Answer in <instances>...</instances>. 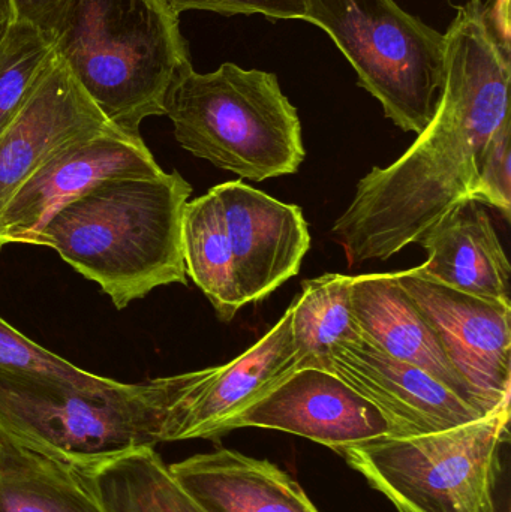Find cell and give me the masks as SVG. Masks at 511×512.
<instances>
[{
	"instance_id": "cell-13",
	"label": "cell",
	"mask_w": 511,
	"mask_h": 512,
	"mask_svg": "<svg viewBox=\"0 0 511 512\" xmlns=\"http://www.w3.org/2000/svg\"><path fill=\"white\" fill-rule=\"evenodd\" d=\"M224 210L242 306L264 300L299 274L311 248L302 209L245 185L215 186Z\"/></svg>"
},
{
	"instance_id": "cell-9",
	"label": "cell",
	"mask_w": 511,
	"mask_h": 512,
	"mask_svg": "<svg viewBox=\"0 0 511 512\" xmlns=\"http://www.w3.org/2000/svg\"><path fill=\"white\" fill-rule=\"evenodd\" d=\"M462 378L489 412L511 397V301L477 297L429 279L416 268L398 271Z\"/></svg>"
},
{
	"instance_id": "cell-21",
	"label": "cell",
	"mask_w": 511,
	"mask_h": 512,
	"mask_svg": "<svg viewBox=\"0 0 511 512\" xmlns=\"http://www.w3.org/2000/svg\"><path fill=\"white\" fill-rule=\"evenodd\" d=\"M351 282L353 276L336 273L303 282L302 294L291 303L297 370L332 373L333 348L359 337L351 310Z\"/></svg>"
},
{
	"instance_id": "cell-12",
	"label": "cell",
	"mask_w": 511,
	"mask_h": 512,
	"mask_svg": "<svg viewBox=\"0 0 511 512\" xmlns=\"http://www.w3.org/2000/svg\"><path fill=\"white\" fill-rule=\"evenodd\" d=\"M332 373L380 409L390 438L441 432L485 415L425 370L360 336L333 348Z\"/></svg>"
},
{
	"instance_id": "cell-3",
	"label": "cell",
	"mask_w": 511,
	"mask_h": 512,
	"mask_svg": "<svg viewBox=\"0 0 511 512\" xmlns=\"http://www.w3.org/2000/svg\"><path fill=\"white\" fill-rule=\"evenodd\" d=\"M53 47L105 119L132 135L164 116L168 89L192 65L180 15L164 0H71Z\"/></svg>"
},
{
	"instance_id": "cell-20",
	"label": "cell",
	"mask_w": 511,
	"mask_h": 512,
	"mask_svg": "<svg viewBox=\"0 0 511 512\" xmlns=\"http://www.w3.org/2000/svg\"><path fill=\"white\" fill-rule=\"evenodd\" d=\"M186 276L209 298L221 321L242 309L224 210L215 189L188 201L183 213Z\"/></svg>"
},
{
	"instance_id": "cell-22",
	"label": "cell",
	"mask_w": 511,
	"mask_h": 512,
	"mask_svg": "<svg viewBox=\"0 0 511 512\" xmlns=\"http://www.w3.org/2000/svg\"><path fill=\"white\" fill-rule=\"evenodd\" d=\"M54 56L50 36L30 24L11 21L0 39V132L29 101Z\"/></svg>"
},
{
	"instance_id": "cell-11",
	"label": "cell",
	"mask_w": 511,
	"mask_h": 512,
	"mask_svg": "<svg viewBox=\"0 0 511 512\" xmlns=\"http://www.w3.org/2000/svg\"><path fill=\"white\" fill-rule=\"evenodd\" d=\"M257 427L302 436L333 451L390 438L380 409L335 373L302 369L240 412L231 430Z\"/></svg>"
},
{
	"instance_id": "cell-2",
	"label": "cell",
	"mask_w": 511,
	"mask_h": 512,
	"mask_svg": "<svg viewBox=\"0 0 511 512\" xmlns=\"http://www.w3.org/2000/svg\"><path fill=\"white\" fill-rule=\"evenodd\" d=\"M191 194L177 171L104 180L62 207L33 245L54 249L122 310L159 286L188 285L182 227Z\"/></svg>"
},
{
	"instance_id": "cell-15",
	"label": "cell",
	"mask_w": 511,
	"mask_h": 512,
	"mask_svg": "<svg viewBox=\"0 0 511 512\" xmlns=\"http://www.w3.org/2000/svg\"><path fill=\"white\" fill-rule=\"evenodd\" d=\"M351 310L360 337L390 357L425 370L461 399L488 414L453 366L431 322L402 288L398 274L353 276Z\"/></svg>"
},
{
	"instance_id": "cell-16",
	"label": "cell",
	"mask_w": 511,
	"mask_h": 512,
	"mask_svg": "<svg viewBox=\"0 0 511 512\" xmlns=\"http://www.w3.org/2000/svg\"><path fill=\"white\" fill-rule=\"evenodd\" d=\"M168 469L206 512H320L278 465L231 448L195 454Z\"/></svg>"
},
{
	"instance_id": "cell-17",
	"label": "cell",
	"mask_w": 511,
	"mask_h": 512,
	"mask_svg": "<svg viewBox=\"0 0 511 512\" xmlns=\"http://www.w3.org/2000/svg\"><path fill=\"white\" fill-rule=\"evenodd\" d=\"M417 243L428 252L417 270L429 279L477 297L510 301L509 258L482 204H458Z\"/></svg>"
},
{
	"instance_id": "cell-24",
	"label": "cell",
	"mask_w": 511,
	"mask_h": 512,
	"mask_svg": "<svg viewBox=\"0 0 511 512\" xmlns=\"http://www.w3.org/2000/svg\"><path fill=\"white\" fill-rule=\"evenodd\" d=\"M510 119H507L486 144L473 201L494 207L510 221L511 213V149Z\"/></svg>"
},
{
	"instance_id": "cell-1",
	"label": "cell",
	"mask_w": 511,
	"mask_h": 512,
	"mask_svg": "<svg viewBox=\"0 0 511 512\" xmlns=\"http://www.w3.org/2000/svg\"><path fill=\"white\" fill-rule=\"evenodd\" d=\"M444 38L443 86L432 119L398 161L360 180L333 225L350 265L387 261L473 200L486 144L510 119V45L495 35L485 3L459 6Z\"/></svg>"
},
{
	"instance_id": "cell-23",
	"label": "cell",
	"mask_w": 511,
	"mask_h": 512,
	"mask_svg": "<svg viewBox=\"0 0 511 512\" xmlns=\"http://www.w3.org/2000/svg\"><path fill=\"white\" fill-rule=\"evenodd\" d=\"M0 370L56 382L92 394H113L129 384L93 375L42 348L0 318Z\"/></svg>"
},
{
	"instance_id": "cell-19",
	"label": "cell",
	"mask_w": 511,
	"mask_h": 512,
	"mask_svg": "<svg viewBox=\"0 0 511 512\" xmlns=\"http://www.w3.org/2000/svg\"><path fill=\"white\" fill-rule=\"evenodd\" d=\"M0 512H104L72 466L0 436Z\"/></svg>"
},
{
	"instance_id": "cell-25",
	"label": "cell",
	"mask_w": 511,
	"mask_h": 512,
	"mask_svg": "<svg viewBox=\"0 0 511 512\" xmlns=\"http://www.w3.org/2000/svg\"><path fill=\"white\" fill-rule=\"evenodd\" d=\"M177 15L210 11L222 15L260 14L273 20H303L308 0H164Z\"/></svg>"
},
{
	"instance_id": "cell-5",
	"label": "cell",
	"mask_w": 511,
	"mask_h": 512,
	"mask_svg": "<svg viewBox=\"0 0 511 512\" xmlns=\"http://www.w3.org/2000/svg\"><path fill=\"white\" fill-rule=\"evenodd\" d=\"M167 378L92 394L0 370V436L77 468L137 448H156Z\"/></svg>"
},
{
	"instance_id": "cell-18",
	"label": "cell",
	"mask_w": 511,
	"mask_h": 512,
	"mask_svg": "<svg viewBox=\"0 0 511 512\" xmlns=\"http://www.w3.org/2000/svg\"><path fill=\"white\" fill-rule=\"evenodd\" d=\"M74 469L104 512H206L177 484L152 447Z\"/></svg>"
},
{
	"instance_id": "cell-26",
	"label": "cell",
	"mask_w": 511,
	"mask_h": 512,
	"mask_svg": "<svg viewBox=\"0 0 511 512\" xmlns=\"http://www.w3.org/2000/svg\"><path fill=\"white\" fill-rule=\"evenodd\" d=\"M12 21L27 23L53 39L71 0H9Z\"/></svg>"
},
{
	"instance_id": "cell-7",
	"label": "cell",
	"mask_w": 511,
	"mask_h": 512,
	"mask_svg": "<svg viewBox=\"0 0 511 512\" xmlns=\"http://www.w3.org/2000/svg\"><path fill=\"white\" fill-rule=\"evenodd\" d=\"M303 21L330 36L387 119L404 132L426 128L443 86L444 33L396 0H308Z\"/></svg>"
},
{
	"instance_id": "cell-27",
	"label": "cell",
	"mask_w": 511,
	"mask_h": 512,
	"mask_svg": "<svg viewBox=\"0 0 511 512\" xmlns=\"http://www.w3.org/2000/svg\"><path fill=\"white\" fill-rule=\"evenodd\" d=\"M12 21L11 2L9 0H0V39L5 35L6 29Z\"/></svg>"
},
{
	"instance_id": "cell-8",
	"label": "cell",
	"mask_w": 511,
	"mask_h": 512,
	"mask_svg": "<svg viewBox=\"0 0 511 512\" xmlns=\"http://www.w3.org/2000/svg\"><path fill=\"white\" fill-rule=\"evenodd\" d=\"M296 370L290 306L266 336L230 363L168 376L159 444L219 438L234 417Z\"/></svg>"
},
{
	"instance_id": "cell-6",
	"label": "cell",
	"mask_w": 511,
	"mask_h": 512,
	"mask_svg": "<svg viewBox=\"0 0 511 512\" xmlns=\"http://www.w3.org/2000/svg\"><path fill=\"white\" fill-rule=\"evenodd\" d=\"M510 400L452 429L336 451L398 512H497Z\"/></svg>"
},
{
	"instance_id": "cell-10",
	"label": "cell",
	"mask_w": 511,
	"mask_h": 512,
	"mask_svg": "<svg viewBox=\"0 0 511 512\" xmlns=\"http://www.w3.org/2000/svg\"><path fill=\"white\" fill-rule=\"evenodd\" d=\"M141 135L110 129L66 144L11 198L0 216V245H33L39 231L66 204L116 177L161 173Z\"/></svg>"
},
{
	"instance_id": "cell-14",
	"label": "cell",
	"mask_w": 511,
	"mask_h": 512,
	"mask_svg": "<svg viewBox=\"0 0 511 512\" xmlns=\"http://www.w3.org/2000/svg\"><path fill=\"white\" fill-rule=\"evenodd\" d=\"M110 129L116 126L54 56L29 101L0 132V216L18 189L57 150Z\"/></svg>"
},
{
	"instance_id": "cell-4",
	"label": "cell",
	"mask_w": 511,
	"mask_h": 512,
	"mask_svg": "<svg viewBox=\"0 0 511 512\" xmlns=\"http://www.w3.org/2000/svg\"><path fill=\"white\" fill-rule=\"evenodd\" d=\"M164 116L186 152L251 182L291 176L305 161L299 113L273 72L233 62L206 74L186 66L168 89Z\"/></svg>"
}]
</instances>
